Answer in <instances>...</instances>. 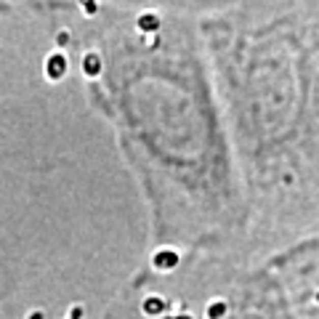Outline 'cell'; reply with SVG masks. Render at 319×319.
Segmentation results:
<instances>
[{
	"instance_id": "6da1fadb",
	"label": "cell",
	"mask_w": 319,
	"mask_h": 319,
	"mask_svg": "<svg viewBox=\"0 0 319 319\" xmlns=\"http://www.w3.org/2000/svg\"><path fill=\"white\" fill-rule=\"evenodd\" d=\"M226 309H229V306H226V303H223V301H216V303H213V306H210V311H208V316H210V319H221L223 314H226Z\"/></svg>"
},
{
	"instance_id": "7a4b0ae2",
	"label": "cell",
	"mask_w": 319,
	"mask_h": 319,
	"mask_svg": "<svg viewBox=\"0 0 319 319\" xmlns=\"http://www.w3.org/2000/svg\"><path fill=\"white\" fill-rule=\"evenodd\" d=\"M162 311V301H147V314H157Z\"/></svg>"
},
{
	"instance_id": "3957f363",
	"label": "cell",
	"mask_w": 319,
	"mask_h": 319,
	"mask_svg": "<svg viewBox=\"0 0 319 319\" xmlns=\"http://www.w3.org/2000/svg\"><path fill=\"white\" fill-rule=\"evenodd\" d=\"M141 24H144V27H157V19H152V16H147L144 21H141Z\"/></svg>"
},
{
	"instance_id": "277c9868",
	"label": "cell",
	"mask_w": 319,
	"mask_h": 319,
	"mask_svg": "<svg viewBox=\"0 0 319 319\" xmlns=\"http://www.w3.org/2000/svg\"><path fill=\"white\" fill-rule=\"evenodd\" d=\"M184 319H189V316H184Z\"/></svg>"
}]
</instances>
